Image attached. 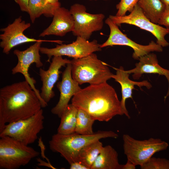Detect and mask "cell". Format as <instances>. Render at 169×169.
Listing matches in <instances>:
<instances>
[{
	"mask_svg": "<svg viewBox=\"0 0 169 169\" xmlns=\"http://www.w3.org/2000/svg\"><path fill=\"white\" fill-rule=\"evenodd\" d=\"M42 108L38 97L26 81L3 87L0 90V132L7 124L27 119Z\"/></svg>",
	"mask_w": 169,
	"mask_h": 169,
	"instance_id": "6da1fadb",
	"label": "cell"
},
{
	"mask_svg": "<svg viewBox=\"0 0 169 169\" xmlns=\"http://www.w3.org/2000/svg\"><path fill=\"white\" fill-rule=\"evenodd\" d=\"M71 104L100 121H108L116 115H123L115 90L107 82L81 89L72 97Z\"/></svg>",
	"mask_w": 169,
	"mask_h": 169,
	"instance_id": "7a4b0ae2",
	"label": "cell"
},
{
	"mask_svg": "<svg viewBox=\"0 0 169 169\" xmlns=\"http://www.w3.org/2000/svg\"><path fill=\"white\" fill-rule=\"evenodd\" d=\"M118 137L117 134L111 131H98L90 135L57 133L52 136L49 144L51 151L60 153L70 164L78 161V154L85 146L101 139Z\"/></svg>",
	"mask_w": 169,
	"mask_h": 169,
	"instance_id": "3957f363",
	"label": "cell"
},
{
	"mask_svg": "<svg viewBox=\"0 0 169 169\" xmlns=\"http://www.w3.org/2000/svg\"><path fill=\"white\" fill-rule=\"evenodd\" d=\"M71 61L72 77L80 85L85 83L100 84L112 78L113 74L108 65L99 59L94 53Z\"/></svg>",
	"mask_w": 169,
	"mask_h": 169,
	"instance_id": "277c9868",
	"label": "cell"
},
{
	"mask_svg": "<svg viewBox=\"0 0 169 169\" xmlns=\"http://www.w3.org/2000/svg\"><path fill=\"white\" fill-rule=\"evenodd\" d=\"M0 139V169H17L25 166L40 153L33 148L8 136Z\"/></svg>",
	"mask_w": 169,
	"mask_h": 169,
	"instance_id": "5b68a950",
	"label": "cell"
},
{
	"mask_svg": "<svg viewBox=\"0 0 169 169\" xmlns=\"http://www.w3.org/2000/svg\"><path fill=\"white\" fill-rule=\"evenodd\" d=\"M122 138L124 153L136 166L142 165L154 154L166 150L169 146L168 143L159 138L139 140L128 134L123 135Z\"/></svg>",
	"mask_w": 169,
	"mask_h": 169,
	"instance_id": "8992f818",
	"label": "cell"
},
{
	"mask_svg": "<svg viewBox=\"0 0 169 169\" xmlns=\"http://www.w3.org/2000/svg\"><path fill=\"white\" fill-rule=\"evenodd\" d=\"M44 117L41 109L33 116L7 124L0 132V137L8 136L28 145L34 143L44 128Z\"/></svg>",
	"mask_w": 169,
	"mask_h": 169,
	"instance_id": "52a82bcc",
	"label": "cell"
},
{
	"mask_svg": "<svg viewBox=\"0 0 169 169\" xmlns=\"http://www.w3.org/2000/svg\"><path fill=\"white\" fill-rule=\"evenodd\" d=\"M43 42H55L60 44V40H42L35 42L33 45L23 51L18 49L14 50L13 53L17 57L18 62L16 65L12 69V73L15 74L18 73L22 74L24 76L25 80L27 81L33 90L35 92L41 102L42 108L46 107L48 104L46 103L40 96L39 91L37 89L34 84L36 81L33 78L31 77L28 73L29 68L32 64L34 63L37 68L43 66L39 54L41 44Z\"/></svg>",
	"mask_w": 169,
	"mask_h": 169,
	"instance_id": "ba28073f",
	"label": "cell"
},
{
	"mask_svg": "<svg viewBox=\"0 0 169 169\" xmlns=\"http://www.w3.org/2000/svg\"><path fill=\"white\" fill-rule=\"evenodd\" d=\"M109 18L118 26H120L121 24H127L150 32L156 38V43L162 47L169 45V43L165 38V36L169 33V30L166 28L151 22L145 15L138 4L128 15L120 17L110 15Z\"/></svg>",
	"mask_w": 169,
	"mask_h": 169,
	"instance_id": "9c48e42d",
	"label": "cell"
},
{
	"mask_svg": "<svg viewBox=\"0 0 169 169\" xmlns=\"http://www.w3.org/2000/svg\"><path fill=\"white\" fill-rule=\"evenodd\" d=\"M69 11L74 21L73 35L88 40L93 33L102 29L105 15L86 12L85 7L79 3L72 5Z\"/></svg>",
	"mask_w": 169,
	"mask_h": 169,
	"instance_id": "30bf717a",
	"label": "cell"
},
{
	"mask_svg": "<svg viewBox=\"0 0 169 169\" xmlns=\"http://www.w3.org/2000/svg\"><path fill=\"white\" fill-rule=\"evenodd\" d=\"M99 44L96 40L89 41L80 37H77L76 39L69 44H61L54 48L41 47L40 52L48 58L49 62L52 56H67L77 59L86 56L94 52L101 50Z\"/></svg>",
	"mask_w": 169,
	"mask_h": 169,
	"instance_id": "8fae6325",
	"label": "cell"
},
{
	"mask_svg": "<svg viewBox=\"0 0 169 169\" xmlns=\"http://www.w3.org/2000/svg\"><path fill=\"white\" fill-rule=\"evenodd\" d=\"M105 22L109 27L110 34L107 40L100 44L101 48L114 45H125L131 48L134 50L132 57L135 59L139 60V58L152 52H161L162 47L151 41L147 45L138 44L129 38L119 29L118 26L114 23L108 17Z\"/></svg>",
	"mask_w": 169,
	"mask_h": 169,
	"instance_id": "7c38bea8",
	"label": "cell"
},
{
	"mask_svg": "<svg viewBox=\"0 0 169 169\" xmlns=\"http://www.w3.org/2000/svg\"><path fill=\"white\" fill-rule=\"evenodd\" d=\"M31 26L30 23L23 20L22 17L16 18L14 21L5 28L0 29L3 33L0 35V46L3 52L8 54L10 51L15 47L23 44L36 42L41 40L28 37L24 34V32Z\"/></svg>",
	"mask_w": 169,
	"mask_h": 169,
	"instance_id": "4fadbf2b",
	"label": "cell"
},
{
	"mask_svg": "<svg viewBox=\"0 0 169 169\" xmlns=\"http://www.w3.org/2000/svg\"><path fill=\"white\" fill-rule=\"evenodd\" d=\"M71 60L63 59L61 56H54L47 70L40 69L39 75L42 82L40 95L42 99L47 103L55 96L53 90L61 73L60 69L62 67H65L67 64L71 63Z\"/></svg>",
	"mask_w": 169,
	"mask_h": 169,
	"instance_id": "5bb4252c",
	"label": "cell"
},
{
	"mask_svg": "<svg viewBox=\"0 0 169 169\" xmlns=\"http://www.w3.org/2000/svg\"><path fill=\"white\" fill-rule=\"evenodd\" d=\"M66 65L62 74L61 80L58 82L56 85L60 92L59 100L51 110V113L59 118L67 108L71 98L81 89L78 83L72 77L71 63Z\"/></svg>",
	"mask_w": 169,
	"mask_h": 169,
	"instance_id": "9a60e30c",
	"label": "cell"
},
{
	"mask_svg": "<svg viewBox=\"0 0 169 169\" xmlns=\"http://www.w3.org/2000/svg\"><path fill=\"white\" fill-rule=\"evenodd\" d=\"M74 27V19L69 10L60 6L55 11L51 23L39 36L54 35L63 37L68 33L72 32Z\"/></svg>",
	"mask_w": 169,
	"mask_h": 169,
	"instance_id": "2e32d148",
	"label": "cell"
},
{
	"mask_svg": "<svg viewBox=\"0 0 169 169\" xmlns=\"http://www.w3.org/2000/svg\"><path fill=\"white\" fill-rule=\"evenodd\" d=\"M139 62L135 64V67L126 70L129 74H133L134 79H138L144 74H158L164 75L167 79L169 84L168 92L164 97L165 100L169 95V70L161 67L158 64L156 55L153 53H150L141 57Z\"/></svg>",
	"mask_w": 169,
	"mask_h": 169,
	"instance_id": "e0dca14e",
	"label": "cell"
},
{
	"mask_svg": "<svg viewBox=\"0 0 169 169\" xmlns=\"http://www.w3.org/2000/svg\"><path fill=\"white\" fill-rule=\"evenodd\" d=\"M112 67L116 70V73L115 74H112L111 78L119 83L121 87L122 99L120 101L122 112L129 119L130 116L125 106V101L129 98L132 99V90L135 89V86H138L140 88L145 86L149 89L152 85L147 80L136 82L131 80L129 78L130 74L125 70L122 66L119 68Z\"/></svg>",
	"mask_w": 169,
	"mask_h": 169,
	"instance_id": "ac0fdd59",
	"label": "cell"
},
{
	"mask_svg": "<svg viewBox=\"0 0 169 169\" xmlns=\"http://www.w3.org/2000/svg\"><path fill=\"white\" fill-rule=\"evenodd\" d=\"M118 161V154L111 146L103 147L91 169H122Z\"/></svg>",
	"mask_w": 169,
	"mask_h": 169,
	"instance_id": "d6986e66",
	"label": "cell"
},
{
	"mask_svg": "<svg viewBox=\"0 0 169 169\" xmlns=\"http://www.w3.org/2000/svg\"><path fill=\"white\" fill-rule=\"evenodd\" d=\"M60 6V3L52 4L46 0H29L28 13L32 23H33L35 19L42 15L46 17H53L55 10Z\"/></svg>",
	"mask_w": 169,
	"mask_h": 169,
	"instance_id": "ffe728a7",
	"label": "cell"
},
{
	"mask_svg": "<svg viewBox=\"0 0 169 169\" xmlns=\"http://www.w3.org/2000/svg\"><path fill=\"white\" fill-rule=\"evenodd\" d=\"M137 4L145 15L155 24L158 23L166 6L161 0H139Z\"/></svg>",
	"mask_w": 169,
	"mask_h": 169,
	"instance_id": "44dd1931",
	"label": "cell"
},
{
	"mask_svg": "<svg viewBox=\"0 0 169 169\" xmlns=\"http://www.w3.org/2000/svg\"><path fill=\"white\" fill-rule=\"evenodd\" d=\"M78 109L71 103L69 104L61 117L57 133L69 134L75 133Z\"/></svg>",
	"mask_w": 169,
	"mask_h": 169,
	"instance_id": "7402d4cb",
	"label": "cell"
},
{
	"mask_svg": "<svg viewBox=\"0 0 169 169\" xmlns=\"http://www.w3.org/2000/svg\"><path fill=\"white\" fill-rule=\"evenodd\" d=\"M103 147L102 143L100 140L85 146L79 151L78 155V161L91 169Z\"/></svg>",
	"mask_w": 169,
	"mask_h": 169,
	"instance_id": "603a6c76",
	"label": "cell"
},
{
	"mask_svg": "<svg viewBox=\"0 0 169 169\" xmlns=\"http://www.w3.org/2000/svg\"><path fill=\"white\" fill-rule=\"evenodd\" d=\"M95 120L86 111L78 109L75 133L83 135L94 134L92 126Z\"/></svg>",
	"mask_w": 169,
	"mask_h": 169,
	"instance_id": "cb8c5ba5",
	"label": "cell"
},
{
	"mask_svg": "<svg viewBox=\"0 0 169 169\" xmlns=\"http://www.w3.org/2000/svg\"><path fill=\"white\" fill-rule=\"evenodd\" d=\"M140 166L141 169H169V160L151 157Z\"/></svg>",
	"mask_w": 169,
	"mask_h": 169,
	"instance_id": "d4e9b609",
	"label": "cell"
},
{
	"mask_svg": "<svg viewBox=\"0 0 169 169\" xmlns=\"http://www.w3.org/2000/svg\"><path fill=\"white\" fill-rule=\"evenodd\" d=\"M139 0H120L116 4V7L117 12L115 15L117 16L125 15L126 13H131L137 4Z\"/></svg>",
	"mask_w": 169,
	"mask_h": 169,
	"instance_id": "484cf974",
	"label": "cell"
},
{
	"mask_svg": "<svg viewBox=\"0 0 169 169\" xmlns=\"http://www.w3.org/2000/svg\"><path fill=\"white\" fill-rule=\"evenodd\" d=\"M158 24L163 25L169 30V6H166V9Z\"/></svg>",
	"mask_w": 169,
	"mask_h": 169,
	"instance_id": "4316f807",
	"label": "cell"
},
{
	"mask_svg": "<svg viewBox=\"0 0 169 169\" xmlns=\"http://www.w3.org/2000/svg\"><path fill=\"white\" fill-rule=\"evenodd\" d=\"M22 12H28L29 0H14Z\"/></svg>",
	"mask_w": 169,
	"mask_h": 169,
	"instance_id": "83f0119b",
	"label": "cell"
},
{
	"mask_svg": "<svg viewBox=\"0 0 169 169\" xmlns=\"http://www.w3.org/2000/svg\"><path fill=\"white\" fill-rule=\"evenodd\" d=\"M70 165V169H89L87 166L78 161L74 162Z\"/></svg>",
	"mask_w": 169,
	"mask_h": 169,
	"instance_id": "f1b7e54d",
	"label": "cell"
},
{
	"mask_svg": "<svg viewBox=\"0 0 169 169\" xmlns=\"http://www.w3.org/2000/svg\"><path fill=\"white\" fill-rule=\"evenodd\" d=\"M37 161L38 162V166H44L51 168L53 169H56V168L51 165L50 163L48 162L46 163L44 161L41 160V159L39 158L37 159Z\"/></svg>",
	"mask_w": 169,
	"mask_h": 169,
	"instance_id": "f546056e",
	"label": "cell"
},
{
	"mask_svg": "<svg viewBox=\"0 0 169 169\" xmlns=\"http://www.w3.org/2000/svg\"><path fill=\"white\" fill-rule=\"evenodd\" d=\"M136 166V165L131 161L127 160L126 163L125 165H123L122 169H135Z\"/></svg>",
	"mask_w": 169,
	"mask_h": 169,
	"instance_id": "4dcf8cb0",
	"label": "cell"
},
{
	"mask_svg": "<svg viewBox=\"0 0 169 169\" xmlns=\"http://www.w3.org/2000/svg\"><path fill=\"white\" fill-rule=\"evenodd\" d=\"M38 145H39L40 147L41 150V154L42 157L44 158H45L47 161L49 163H50L49 161H48V158H46L44 154V145L43 142L42 141V139L41 137H40V139H39V141H38Z\"/></svg>",
	"mask_w": 169,
	"mask_h": 169,
	"instance_id": "1f68e13d",
	"label": "cell"
},
{
	"mask_svg": "<svg viewBox=\"0 0 169 169\" xmlns=\"http://www.w3.org/2000/svg\"><path fill=\"white\" fill-rule=\"evenodd\" d=\"M47 3H49L54 4H58L59 3V0H46Z\"/></svg>",
	"mask_w": 169,
	"mask_h": 169,
	"instance_id": "d6a6232c",
	"label": "cell"
},
{
	"mask_svg": "<svg viewBox=\"0 0 169 169\" xmlns=\"http://www.w3.org/2000/svg\"><path fill=\"white\" fill-rule=\"evenodd\" d=\"M166 6H169V0H161Z\"/></svg>",
	"mask_w": 169,
	"mask_h": 169,
	"instance_id": "836d02e7",
	"label": "cell"
},
{
	"mask_svg": "<svg viewBox=\"0 0 169 169\" xmlns=\"http://www.w3.org/2000/svg\"><path fill=\"white\" fill-rule=\"evenodd\" d=\"M90 0V1H97V0ZM103 0V1H108V0Z\"/></svg>",
	"mask_w": 169,
	"mask_h": 169,
	"instance_id": "e575fe53",
	"label": "cell"
}]
</instances>
